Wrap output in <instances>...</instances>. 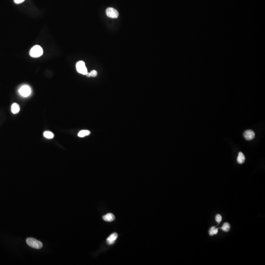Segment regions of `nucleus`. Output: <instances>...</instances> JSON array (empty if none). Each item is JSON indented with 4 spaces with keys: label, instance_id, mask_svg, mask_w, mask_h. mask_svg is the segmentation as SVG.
Masks as SVG:
<instances>
[{
    "label": "nucleus",
    "instance_id": "nucleus-1",
    "mask_svg": "<svg viewBox=\"0 0 265 265\" xmlns=\"http://www.w3.org/2000/svg\"><path fill=\"white\" fill-rule=\"evenodd\" d=\"M43 53V50L39 45H35L30 51V55L33 58H38L42 56Z\"/></svg>",
    "mask_w": 265,
    "mask_h": 265
},
{
    "label": "nucleus",
    "instance_id": "nucleus-2",
    "mask_svg": "<svg viewBox=\"0 0 265 265\" xmlns=\"http://www.w3.org/2000/svg\"><path fill=\"white\" fill-rule=\"evenodd\" d=\"M26 242L28 245L34 249H40L42 248V243L33 238H29L27 239Z\"/></svg>",
    "mask_w": 265,
    "mask_h": 265
},
{
    "label": "nucleus",
    "instance_id": "nucleus-3",
    "mask_svg": "<svg viewBox=\"0 0 265 265\" xmlns=\"http://www.w3.org/2000/svg\"><path fill=\"white\" fill-rule=\"evenodd\" d=\"M76 68L77 71L83 75H86L88 70L85 66V63L83 61H79L76 64Z\"/></svg>",
    "mask_w": 265,
    "mask_h": 265
},
{
    "label": "nucleus",
    "instance_id": "nucleus-4",
    "mask_svg": "<svg viewBox=\"0 0 265 265\" xmlns=\"http://www.w3.org/2000/svg\"><path fill=\"white\" fill-rule=\"evenodd\" d=\"M19 93L20 95L22 96L27 97L29 96V95H30L31 93V89L28 85H23L19 89Z\"/></svg>",
    "mask_w": 265,
    "mask_h": 265
},
{
    "label": "nucleus",
    "instance_id": "nucleus-5",
    "mask_svg": "<svg viewBox=\"0 0 265 265\" xmlns=\"http://www.w3.org/2000/svg\"><path fill=\"white\" fill-rule=\"evenodd\" d=\"M107 15L111 18H117L118 17L119 13L115 9L112 8H109L107 9Z\"/></svg>",
    "mask_w": 265,
    "mask_h": 265
},
{
    "label": "nucleus",
    "instance_id": "nucleus-6",
    "mask_svg": "<svg viewBox=\"0 0 265 265\" xmlns=\"http://www.w3.org/2000/svg\"><path fill=\"white\" fill-rule=\"evenodd\" d=\"M244 137L246 140H252L255 137V132L252 130H246L244 132Z\"/></svg>",
    "mask_w": 265,
    "mask_h": 265
},
{
    "label": "nucleus",
    "instance_id": "nucleus-7",
    "mask_svg": "<svg viewBox=\"0 0 265 265\" xmlns=\"http://www.w3.org/2000/svg\"><path fill=\"white\" fill-rule=\"evenodd\" d=\"M118 237V234L116 233H114L107 239V242L109 245H111L114 243Z\"/></svg>",
    "mask_w": 265,
    "mask_h": 265
},
{
    "label": "nucleus",
    "instance_id": "nucleus-8",
    "mask_svg": "<svg viewBox=\"0 0 265 265\" xmlns=\"http://www.w3.org/2000/svg\"><path fill=\"white\" fill-rule=\"evenodd\" d=\"M103 219L105 221H108V222H111V221H114L115 219V216L111 213H109L107 214L106 215L103 216Z\"/></svg>",
    "mask_w": 265,
    "mask_h": 265
},
{
    "label": "nucleus",
    "instance_id": "nucleus-9",
    "mask_svg": "<svg viewBox=\"0 0 265 265\" xmlns=\"http://www.w3.org/2000/svg\"><path fill=\"white\" fill-rule=\"evenodd\" d=\"M11 112L13 114H16L20 111V106L17 103H13L11 106Z\"/></svg>",
    "mask_w": 265,
    "mask_h": 265
},
{
    "label": "nucleus",
    "instance_id": "nucleus-10",
    "mask_svg": "<svg viewBox=\"0 0 265 265\" xmlns=\"http://www.w3.org/2000/svg\"><path fill=\"white\" fill-rule=\"evenodd\" d=\"M245 157L243 153L241 152H239L237 158L238 163L240 164H243L245 161Z\"/></svg>",
    "mask_w": 265,
    "mask_h": 265
},
{
    "label": "nucleus",
    "instance_id": "nucleus-11",
    "mask_svg": "<svg viewBox=\"0 0 265 265\" xmlns=\"http://www.w3.org/2000/svg\"><path fill=\"white\" fill-rule=\"evenodd\" d=\"M90 131H89L88 130H82V131L79 132V134H78V136H79V137L83 138L84 136L90 135Z\"/></svg>",
    "mask_w": 265,
    "mask_h": 265
},
{
    "label": "nucleus",
    "instance_id": "nucleus-12",
    "mask_svg": "<svg viewBox=\"0 0 265 265\" xmlns=\"http://www.w3.org/2000/svg\"><path fill=\"white\" fill-rule=\"evenodd\" d=\"M43 135L45 138L48 139H52L54 137V134L50 131L44 132Z\"/></svg>",
    "mask_w": 265,
    "mask_h": 265
},
{
    "label": "nucleus",
    "instance_id": "nucleus-13",
    "mask_svg": "<svg viewBox=\"0 0 265 265\" xmlns=\"http://www.w3.org/2000/svg\"><path fill=\"white\" fill-rule=\"evenodd\" d=\"M220 229H222L223 231L226 232H228L230 229V225L228 223H224L223 224V227L220 228Z\"/></svg>",
    "mask_w": 265,
    "mask_h": 265
},
{
    "label": "nucleus",
    "instance_id": "nucleus-14",
    "mask_svg": "<svg viewBox=\"0 0 265 265\" xmlns=\"http://www.w3.org/2000/svg\"><path fill=\"white\" fill-rule=\"evenodd\" d=\"M218 232V228H216L215 227H212L211 228H210V230L209 231V235L210 236H213V235H216V234H217Z\"/></svg>",
    "mask_w": 265,
    "mask_h": 265
},
{
    "label": "nucleus",
    "instance_id": "nucleus-15",
    "mask_svg": "<svg viewBox=\"0 0 265 265\" xmlns=\"http://www.w3.org/2000/svg\"><path fill=\"white\" fill-rule=\"evenodd\" d=\"M216 221L218 223H220L221 221V220H222V217H221V216L220 214H218V215H216Z\"/></svg>",
    "mask_w": 265,
    "mask_h": 265
},
{
    "label": "nucleus",
    "instance_id": "nucleus-16",
    "mask_svg": "<svg viewBox=\"0 0 265 265\" xmlns=\"http://www.w3.org/2000/svg\"><path fill=\"white\" fill-rule=\"evenodd\" d=\"M90 74L91 76L93 77H95L97 75V72L96 71H95V70H93L90 73Z\"/></svg>",
    "mask_w": 265,
    "mask_h": 265
},
{
    "label": "nucleus",
    "instance_id": "nucleus-17",
    "mask_svg": "<svg viewBox=\"0 0 265 265\" xmlns=\"http://www.w3.org/2000/svg\"><path fill=\"white\" fill-rule=\"evenodd\" d=\"M24 1L25 0H14V2L17 4H21V3H23Z\"/></svg>",
    "mask_w": 265,
    "mask_h": 265
},
{
    "label": "nucleus",
    "instance_id": "nucleus-18",
    "mask_svg": "<svg viewBox=\"0 0 265 265\" xmlns=\"http://www.w3.org/2000/svg\"><path fill=\"white\" fill-rule=\"evenodd\" d=\"M86 76H87V77H89L91 76V75H90V73H87V74H86Z\"/></svg>",
    "mask_w": 265,
    "mask_h": 265
}]
</instances>
